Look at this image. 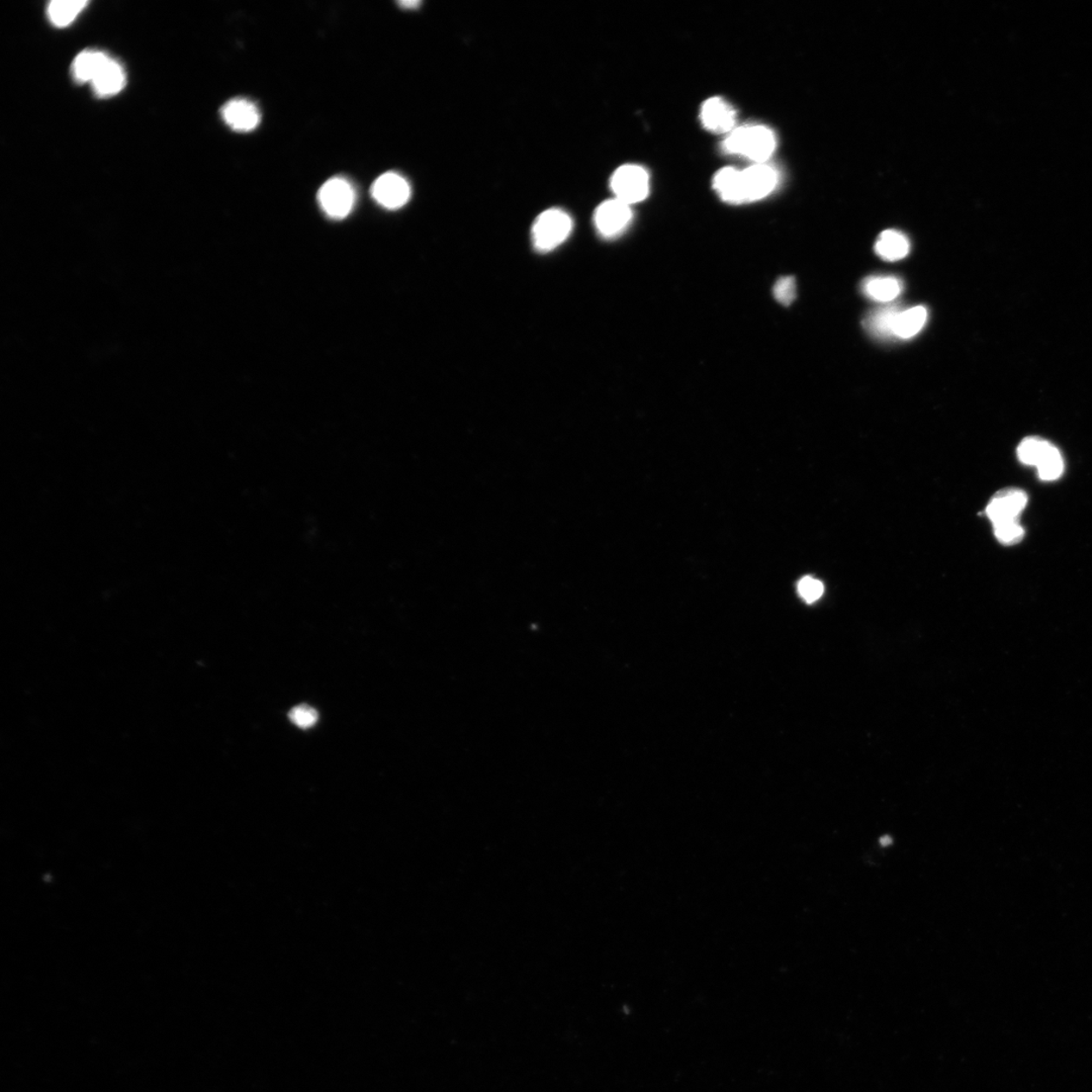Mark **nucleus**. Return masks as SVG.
Listing matches in <instances>:
<instances>
[{
    "label": "nucleus",
    "mask_w": 1092,
    "mask_h": 1092,
    "mask_svg": "<svg viewBox=\"0 0 1092 1092\" xmlns=\"http://www.w3.org/2000/svg\"><path fill=\"white\" fill-rule=\"evenodd\" d=\"M723 147L729 153L742 155L761 164L771 157L776 139L771 130L764 126H743L732 130Z\"/></svg>",
    "instance_id": "1"
},
{
    "label": "nucleus",
    "mask_w": 1092,
    "mask_h": 1092,
    "mask_svg": "<svg viewBox=\"0 0 1092 1092\" xmlns=\"http://www.w3.org/2000/svg\"><path fill=\"white\" fill-rule=\"evenodd\" d=\"M572 228V220L567 213L561 210H546L533 225V243L538 250H554L569 237Z\"/></svg>",
    "instance_id": "2"
},
{
    "label": "nucleus",
    "mask_w": 1092,
    "mask_h": 1092,
    "mask_svg": "<svg viewBox=\"0 0 1092 1092\" xmlns=\"http://www.w3.org/2000/svg\"><path fill=\"white\" fill-rule=\"evenodd\" d=\"M611 188L616 198L625 203H636L649 195L648 172L637 165H624L614 173Z\"/></svg>",
    "instance_id": "3"
},
{
    "label": "nucleus",
    "mask_w": 1092,
    "mask_h": 1092,
    "mask_svg": "<svg viewBox=\"0 0 1092 1092\" xmlns=\"http://www.w3.org/2000/svg\"><path fill=\"white\" fill-rule=\"evenodd\" d=\"M318 201L323 210L331 218L343 219L355 206L356 195L351 184L344 178L335 177L323 184Z\"/></svg>",
    "instance_id": "4"
},
{
    "label": "nucleus",
    "mask_w": 1092,
    "mask_h": 1092,
    "mask_svg": "<svg viewBox=\"0 0 1092 1092\" xmlns=\"http://www.w3.org/2000/svg\"><path fill=\"white\" fill-rule=\"evenodd\" d=\"M1028 504V496L1020 489L1007 488L997 492L986 508L992 524L1019 521Z\"/></svg>",
    "instance_id": "5"
},
{
    "label": "nucleus",
    "mask_w": 1092,
    "mask_h": 1092,
    "mask_svg": "<svg viewBox=\"0 0 1092 1092\" xmlns=\"http://www.w3.org/2000/svg\"><path fill=\"white\" fill-rule=\"evenodd\" d=\"M371 195L383 208L399 209L408 202L411 190L404 177L395 172L384 173L372 185Z\"/></svg>",
    "instance_id": "6"
},
{
    "label": "nucleus",
    "mask_w": 1092,
    "mask_h": 1092,
    "mask_svg": "<svg viewBox=\"0 0 1092 1092\" xmlns=\"http://www.w3.org/2000/svg\"><path fill=\"white\" fill-rule=\"evenodd\" d=\"M629 204L622 201L611 200L601 204L595 213V224L598 231L605 237H614L629 226L631 220Z\"/></svg>",
    "instance_id": "7"
},
{
    "label": "nucleus",
    "mask_w": 1092,
    "mask_h": 1092,
    "mask_svg": "<svg viewBox=\"0 0 1092 1092\" xmlns=\"http://www.w3.org/2000/svg\"><path fill=\"white\" fill-rule=\"evenodd\" d=\"M223 120L234 131L250 132L260 123V111L256 103L245 98L228 102L221 110Z\"/></svg>",
    "instance_id": "8"
},
{
    "label": "nucleus",
    "mask_w": 1092,
    "mask_h": 1092,
    "mask_svg": "<svg viewBox=\"0 0 1092 1092\" xmlns=\"http://www.w3.org/2000/svg\"><path fill=\"white\" fill-rule=\"evenodd\" d=\"M700 117L705 129L717 134L731 132L736 121L735 109L722 97H712L706 101L701 109Z\"/></svg>",
    "instance_id": "9"
},
{
    "label": "nucleus",
    "mask_w": 1092,
    "mask_h": 1092,
    "mask_svg": "<svg viewBox=\"0 0 1092 1092\" xmlns=\"http://www.w3.org/2000/svg\"><path fill=\"white\" fill-rule=\"evenodd\" d=\"M747 202L759 201L771 194L777 184V172L771 166L756 164L742 171Z\"/></svg>",
    "instance_id": "10"
},
{
    "label": "nucleus",
    "mask_w": 1092,
    "mask_h": 1092,
    "mask_svg": "<svg viewBox=\"0 0 1092 1092\" xmlns=\"http://www.w3.org/2000/svg\"><path fill=\"white\" fill-rule=\"evenodd\" d=\"M127 83L126 72L119 62L111 59L98 72L91 85L97 96L109 97L117 95Z\"/></svg>",
    "instance_id": "11"
},
{
    "label": "nucleus",
    "mask_w": 1092,
    "mask_h": 1092,
    "mask_svg": "<svg viewBox=\"0 0 1092 1092\" xmlns=\"http://www.w3.org/2000/svg\"><path fill=\"white\" fill-rule=\"evenodd\" d=\"M902 309L898 305H887L869 313L863 322L866 331L878 339H889L895 336V327Z\"/></svg>",
    "instance_id": "12"
},
{
    "label": "nucleus",
    "mask_w": 1092,
    "mask_h": 1092,
    "mask_svg": "<svg viewBox=\"0 0 1092 1092\" xmlns=\"http://www.w3.org/2000/svg\"><path fill=\"white\" fill-rule=\"evenodd\" d=\"M861 289L872 301L890 303L902 293L903 283L896 276H870L862 283Z\"/></svg>",
    "instance_id": "13"
},
{
    "label": "nucleus",
    "mask_w": 1092,
    "mask_h": 1092,
    "mask_svg": "<svg viewBox=\"0 0 1092 1092\" xmlns=\"http://www.w3.org/2000/svg\"><path fill=\"white\" fill-rule=\"evenodd\" d=\"M910 250L909 240L902 232L896 230H887L881 233L875 245V252L880 258L887 260V262H897L909 256Z\"/></svg>",
    "instance_id": "14"
},
{
    "label": "nucleus",
    "mask_w": 1092,
    "mask_h": 1092,
    "mask_svg": "<svg viewBox=\"0 0 1092 1092\" xmlns=\"http://www.w3.org/2000/svg\"><path fill=\"white\" fill-rule=\"evenodd\" d=\"M713 186L725 202L735 203L747 202L742 171L731 169V167L723 169L718 171Z\"/></svg>",
    "instance_id": "15"
},
{
    "label": "nucleus",
    "mask_w": 1092,
    "mask_h": 1092,
    "mask_svg": "<svg viewBox=\"0 0 1092 1092\" xmlns=\"http://www.w3.org/2000/svg\"><path fill=\"white\" fill-rule=\"evenodd\" d=\"M109 59V56L103 52L86 50V51L80 53L73 62L74 78L78 83H91Z\"/></svg>",
    "instance_id": "16"
},
{
    "label": "nucleus",
    "mask_w": 1092,
    "mask_h": 1092,
    "mask_svg": "<svg viewBox=\"0 0 1092 1092\" xmlns=\"http://www.w3.org/2000/svg\"><path fill=\"white\" fill-rule=\"evenodd\" d=\"M927 320L928 311L922 306L902 310L896 323L895 336L901 339L915 337L926 325Z\"/></svg>",
    "instance_id": "17"
},
{
    "label": "nucleus",
    "mask_w": 1092,
    "mask_h": 1092,
    "mask_svg": "<svg viewBox=\"0 0 1092 1092\" xmlns=\"http://www.w3.org/2000/svg\"><path fill=\"white\" fill-rule=\"evenodd\" d=\"M88 4L84 0H55L48 6L50 21L56 27L70 26Z\"/></svg>",
    "instance_id": "18"
},
{
    "label": "nucleus",
    "mask_w": 1092,
    "mask_h": 1092,
    "mask_svg": "<svg viewBox=\"0 0 1092 1092\" xmlns=\"http://www.w3.org/2000/svg\"><path fill=\"white\" fill-rule=\"evenodd\" d=\"M1052 443L1041 437H1027L1017 449V456L1023 464L1038 467Z\"/></svg>",
    "instance_id": "19"
},
{
    "label": "nucleus",
    "mask_w": 1092,
    "mask_h": 1092,
    "mask_svg": "<svg viewBox=\"0 0 1092 1092\" xmlns=\"http://www.w3.org/2000/svg\"><path fill=\"white\" fill-rule=\"evenodd\" d=\"M1038 473L1041 480L1051 482L1059 479L1064 470V462L1062 456L1057 448L1052 444L1051 448L1047 451L1046 456L1039 463Z\"/></svg>",
    "instance_id": "20"
},
{
    "label": "nucleus",
    "mask_w": 1092,
    "mask_h": 1092,
    "mask_svg": "<svg viewBox=\"0 0 1092 1092\" xmlns=\"http://www.w3.org/2000/svg\"><path fill=\"white\" fill-rule=\"evenodd\" d=\"M994 529L997 541L1004 545L1020 543L1023 536H1025V530H1023L1019 521L996 524L994 525Z\"/></svg>",
    "instance_id": "21"
},
{
    "label": "nucleus",
    "mask_w": 1092,
    "mask_h": 1092,
    "mask_svg": "<svg viewBox=\"0 0 1092 1092\" xmlns=\"http://www.w3.org/2000/svg\"><path fill=\"white\" fill-rule=\"evenodd\" d=\"M289 717L291 722L303 729L313 728L319 719L318 712L306 704L294 707L290 711Z\"/></svg>",
    "instance_id": "22"
},
{
    "label": "nucleus",
    "mask_w": 1092,
    "mask_h": 1092,
    "mask_svg": "<svg viewBox=\"0 0 1092 1092\" xmlns=\"http://www.w3.org/2000/svg\"><path fill=\"white\" fill-rule=\"evenodd\" d=\"M775 299L789 306L796 299V282L792 276L781 277L773 289Z\"/></svg>",
    "instance_id": "23"
},
{
    "label": "nucleus",
    "mask_w": 1092,
    "mask_h": 1092,
    "mask_svg": "<svg viewBox=\"0 0 1092 1092\" xmlns=\"http://www.w3.org/2000/svg\"><path fill=\"white\" fill-rule=\"evenodd\" d=\"M823 592L824 587L822 583L812 578V576H804L798 583V593L806 603H815L818 599H821Z\"/></svg>",
    "instance_id": "24"
},
{
    "label": "nucleus",
    "mask_w": 1092,
    "mask_h": 1092,
    "mask_svg": "<svg viewBox=\"0 0 1092 1092\" xmlns=\"http://www.w3.org/2000/svg\"><path fill=\"white\" fill-rule=\"evenodd\" d=\"M419 4H420V3H419V2H402V3H400V5H401V6H403V8H405V9H415V8H417V6H418Z\"/></svg>",
    "instance_id": "25"
}]
</instances>
